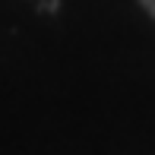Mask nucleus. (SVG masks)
<instances>
[{
	"label": "nucleus",
	"instance_id": "obj_1",
	"mask_svg": "<svg viewBox=\"0 0 155 155\" xmlns=\"http://www.w3.org/2000/svg\"><path fill=\"white\" fill-rule=\"evenodd\" d=\"M143 6H146L149 13H152V16H155V0H143Z\"/></svg>",
	"mask_w": 155,
	"mask_h": 155
}]
</instances>
